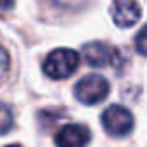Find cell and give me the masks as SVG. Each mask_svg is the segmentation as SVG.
<instances>
[{"label": "cell", "mask_w": 147, "mask_h": 147, "mask_svg": "<svg viewBox=\"0 0 147 147\" xmlns=\"http://www.w3.org/2000/svg\"><path fill=\"white\" fill-rule=\"evenodd\" d=\"M140 5L133 0H116L111 5V16L113 21L119 28H130L140 19Z\"/></svg>", "instance_id": "obj_6"}, {"label": "cell", "mask_w": 147, "mask_h": 147, "mask_svg": "<svg viewBox=\"0 0 147 147\" xmlns=\"http://www.w3.org/2000/svg\"><path fill=\"white\" fill-rule=\"evenodd\" d=\"M90 140V130L83 125H66L55 133L57 147H85Z\"/></svg>", "instance_id": "obj_5"}, {"label": "cell", "mask_w": 147, "mask_h": 147, "mask_svg": "<svg viewBox=\"0 0 147 147\" xmlns=\"http://www.w3.org/2000/svg\"><path fill=\"white\" fill-rule=\"evenodd\" d=\"M80 64V55L71 49H55L43 61L45 75L54 80H64L76 71Z\"/></svg>", "instance_id": "obj_1"}, {"label": "cell", "mask_w": 147, "mask_h": 147, "mask_svg": "<svg viewBox=\"0 0 147 147\" xmlns=\"http://www.w3.org/2000/svg\"><path fill=\"white\" fill-rule=\"evenodd\" d=\"M102 125L109 135L125 137L133 130V116L126 107L113 104L102 113Z\"/></svg>", "instance_id": "obj_3"}, {"label": "cell", "mask_w": 147, "mask_h": 147, "mask_svg": "<svg viewBox=\"0 0 147 147\" xmlns=\"http://www.w3.org/2000/svg\"><path fill=\"white\" fill-rule=\"evenodd\" d=\"M7 61H9V55H7V52L4 50V71H7Z\"/></svg>", "instance_id": "obj_9"}, {"label": "cell", "mask_w": 147, "mask_h": 147, "mask_svg": "<svg viewBox=\"0 0 147 147\" xmlns=\"http://www.w3.org/2000/svg\"><path fill=\"white\" fill-rule=\"evenodd\" d=\"M0 123H2V133H7L12 126V116H11V111L7 107V104L2 106V119H0Z\"/></svg>", "instance_id": "obj_8"}, {"label": "cell", "mask_w": 147, "mask_h": 147, "mask_svg": "<svg viewBox=\"0 0 147 147\" xmlns=\"http://www.w3.org/2000/svg\"><path fill=\"white\" fill-rule=\"evenodd\" d=\"M107 94H109V82L100 75H87L75 87L76 99L87 106H94L104 100Z\"/></svg>", "instance_id": "obj_2"}, {"label": "cell", "mask_w": 147, "mask_h": 147, "mask_svg": "<svg viewBox=\"0 0 147 147\" xmlns=\"http://www.w3.org/2000/svg\"><path fill=\"white\" fill-rule=\"evenodd\" d=\"M83 57L90 66L104 67V66L114 64V61L118 57V50L102 42H90V43L83 45Z\"/></svg>", "instance_id": "obj_4"}, {"label": "cell", "mask_w": 147, "mask_h": 147, "mask_svg": "<svg viewBox=\"0 0 147 147\" xmlns=\"http://www.w3.org/2000/svg\"><path fill=\"white\" fill-rule=\"evenodd\" d=\"M135 47L142 55H147V24L137 33L135 36Z\"/></svg>", "instance_id": "obj_7"}, {"label": "cell", "mask_w": 147, "mask_h": 147, "mask_svg": "<svg viewBox=\"0 0 147 147\" xmlns=\"http://www.w3.org/2000/svg\"><path fill=\"white\" fill-rule=\"evenodd\" d=\"M7 147H19V145H7Z\"/></svg>", "instance_id": "obj_10"}]
</instances>
